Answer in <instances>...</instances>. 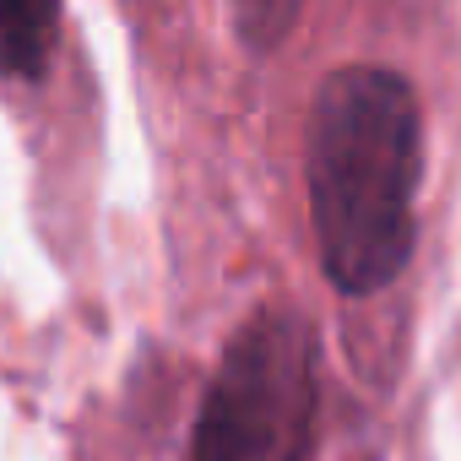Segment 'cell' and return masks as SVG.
Masks as SVG:
<instances>
[{"mask_svg":"<svg viewBox=\"0 0 461 461\" xmlns=\"http://www.w3.org/2000/svg\"><path fill=\"white\" fill-rule=\"evenodd\" d=\"M315 326L299 310H261L228 342L190 461H304L315 429Z\"/></svg>","mask_w":461,"mask_h":461,"instance_id":"obj_2","label":"cell"},{"mask_svg":"<svg viewBox=\"0 0 461 461\" xmlns=\"http://www.w3.org/2000/svg\"><path fill=\"white\" fill-rule=\"evenodd\" d=\"M310 0H234V33L245 50L272 55L304 17Z\"/></svg>","mask_w":461,"mask_h":461,"instance_id":"obj_4","label":"cell"},{"mask_svg":"<svg viewBox=\"0 0 461 461\" xmlns=\"http://www.w3.org/2000/svg\"><path fill=\"white\" fill-rule=\"evenodd\" d=\"M60 39V0H0V77L44 82Z\"/></svg>","mask_w":461,"mask_h":461,"instance_id":"obj_3","label":"cell"},{"mask_svg":"<svg viewBox=\"0 0 461 461\" xmlns=\"http://www.w3.org/2000/svg\"><path fill=\"white\" fill-rule=\"evenodd\" d=\"M321 272L364 299L402 277L418 245L423 114L412 87L380 66H342L315 87L304 131Z\"/></svg>","mask_w":461,"mask_h":461,"instance_id":"obj_1","label":"cell"}]
</instances>
